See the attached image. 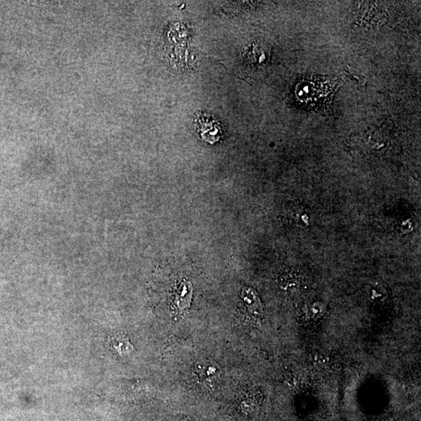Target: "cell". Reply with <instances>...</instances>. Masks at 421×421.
Listing matches in <instances>:
<instances>
[{
  "mask_svg": "<svg viewBox=\"0 0 421 421\" xmlns=\"http://www.w3.org/2000/svg\"><path fill=\"white\" fill-rule=\"evenodd\" d=\"M197 131L202 139L208 143H215L220 140L223 129L218 121L207 114H199L196 118Z\"/></svg>",
  "mask_w": 421,
  "mask_h": 421,
  "instance_id": "obj_1",
  "label": "cell"
},
{
  "mask_svg": "<svg viewBox=\"0 0 421 421\" xmlns=\"http://www.w3.org/2000/svg\"><path fill=\"white\" fill-rule=\"evenodd\" d=\"M196 375L200 383L212 385L220 377V371L216 364L205 361L198 364Z\"/></svg>",
  "mask_w": 421,
  "mask_h": 421,
  "instance_id": "obj_2",
  "label": "cell"
},
{
  "mask_svg": "<svg viewBox=\"0 0 421 421\" xmlns=\"http://www.w3.org/2000/svg\"><path fill=\"white\" fill-rule=\"evenodd\" d=\"M242 299L250 314L261 317L263 313L262 306L255 291L250 288L243 290Z\"/></svg>",
  "mask_w": 421,
  "mask_h": 421,
  "instance_id": "obj_3",
  "label": "cell"
},
{
  "mask_svg": "<svg viewBox=\"0 0 421 421\" xmlns=\"http://www.w3.org/2000/svg\"><path fill=\"white\" fill-rule=\"evenodd\" d=\"M191 286L188 282H183L176 297V305L180 310L187 309L191 302Z\"/></svg>",
  "mask_w": 421,
  "mask_h": 421,
  "instance_id": "obj_4",
  "label": "cell"
}]
</instances>
